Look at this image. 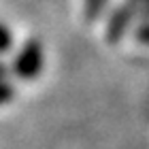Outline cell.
I'll return each mask as SVG.
<instances>
[{"instance_id": "1", "label": "cell", "mask_w": 149, "mask_h": 149, "mask_svg": "<svg viewBox=\"0 0 149 149\" xmlns=\"http://www.w3.org/2000/svg\"><path fill=\"white\" fill-rule=\"evenodd\" d=\"M40 68H43V47L38 40L32 38L17 53L15 62H13V70L19 79H34L38 77Z\"/></svg>"}, {"instance_id": "2", "label": "cell", "mask_w": 149, "mask_h": 149, "mask_svg": "<svg viewBox=\"0 0 149 149\" xmlns=\"http://www.w3.org/2000/svg\"><path fill=\"white\" fill-rule=\"evenodd\" d=\"M107 4V0H83V9H85V17L94 19L96 15H100Z\"/></svg>"}, {"instance_id": "6", "label": "cell", "mask_w": 149, "mask_h": 149, "mask_svg": "<svg viewBox=\"0 0 149 149\" xmlns=\"http://www.w3.org/2000/svg\"><path fill=\"white\" fill-rule=\"evenodd\" d=\"M2 74H4V66L0 64V79H2Z\"/></svg>"}, {"instance_id": "4", "label": "cell", "mask_w": 149, "mask_h": 149, "mask_svg": "<svg viewBox=\"0 0 149 149\" xmlns=\"http://www.w3.org/2000/svg\"><path fill=\"white\" fill-rule=\"evenodd\" d=\"M11 98H13V87H11V83H6V81L0 79V104L9 102Z\"/></svg>"}, {"instance_id": "5", "label": "cell", "mask_w": 149, "mask_h": 149, "mask_svg": "<svg viewBox=\"0 0 149 149\" xmlns=\"http://www.w3.org/2000/svg\"><path fill=\"white\" fill-rule=\"evenodd\" d=\"M139 38L143 40V43H149V26H147V28H143V30L139 32Z\"/></svg>"}, {"instance_id": "3", "label": "cell", "mask_w": 149, "mask_h": 149, "mask_svg": "<svg viewBox=\"0 0 149 149\" xmlns=\"http://www.w3.org/2000/svg\"><path fill=\"white\" fill-rule=\"evenodd\" d=\"M9 47H11V32H9V28H6V26L0 24V53L6 51Z\"/></svg>"}]
</instances>
